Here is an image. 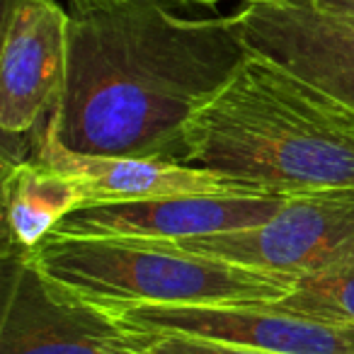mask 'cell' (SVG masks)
Instances as JSON below:
<instances>
[{"label":"cell","mask_w":354,"mask_h":354,"mask_svg":"<svg viewBox=\"0 0 354 354\" xmlns=\"http://www.w3.org/2000/svg\"><path fill=\"white\" fill-rule=\"evenodd\" d=\"M238 20L248 49L354 107V15L306 3H252Z\"/></svg>","instance_id":"8"},{"label":"cell","mask_w":354,"mask_h":354,"mask_svg":"<svg viewBox=\"0 0 354 354\" xmlns=\"http://www.w3.org/2000/svg\"><path fill=\"white\" fill-rule=\"evenodd\" d=\"M41 162L64 170L78 180L85 189L88 204L112 202H148L170 197H265L262 187L221 175L207 167L187 165L158 158H124V156H88L61 146L54 136L41 133L37 156Z\"/></svg>","instance_id":"10"},{"label":"cell","mask_w":354,"mask_h":354,"mask_svg":"<svg viewBox=\"0 0 354 354\" xmlns=\"http://www.w3.org/2000/svg\"><path fill=\"white\" fill-rule=\"evenodd\" d=\"M180 12L167 0L71 8L64 90L44 131L88 156L187 162L189 117L250 49L238 12Z\"/></svg>","instance_id":"1"},{"label":"cell","mask_w":354,"mask_h":354,"mask_svg":"<svg viewBox=\"0 0 354 354\" xmlns=\"http://www.w3.org/2000/svg\"><path fill=\"white\" fill-rule=\"evenodd\" d=\"M236 265L306 277L354 262V189L291 197L255 228L172 241Z\"/></svg>","instance_id":"4"},{"label":"cell","mask_w":354,"mask_h":354,"mask_svg":"<svg viewBox=\"0 0 354 354\" xmlns=\"http://www.w3.org/2000/svg\"><path fill=\"white\" fill-rule=\"evenodd\" d=\"M68 22L56 0H8L0 51V129L20 136L49 122L68 59Z\"/></svg>","instance_id":"7"},{"label":"cell","mask_w":354,"mask_h":354,"mask_svg":"<svg viewBox=\"0 0 354 354\" xmlns=\"http://www.w3.org/2000/svg\"><path fill=\"white\" fill-rule=\"evenodd\" d=\"M289 194L265 197H170L148 202L88 204L59 223L54 236H97V238H153L183 241L218 233L255 228L274 218L289 202ZM51 238V236H49Z\"/></svg>","instance_id":"9"},{"label":"cell","mask_w":354,"mask_h":354,"mask_svg":"<svg viewBox=\"0 0 354 354\" xmlns=\"http://www.w3.org/2000/svg\"><path fill=\"white\" fill-rule=\"evenodd\" d=\"M243 6H252V3H279V0H241Z\"/></svg>","instance_id":"16"},{"label":"cell","mask_w":354,"mask_h":354,"mask_svg":"<svg viewBox=\"0 0 354 354\" xmlns=\"http://www.w3.org/2000/svg\"><path fill=\"white\" fill-rule=\"evenodd\" d=\"M279 3H306V6L320 8L339 15H354V0H279Z\"/></svg>","instance_id":"15"},{"label":"cell","mask_w":354,"mask_h":354,"mask_svg":"<svg viewBox=\"0 0 354 354\" xmlns=\"http://www.w3.org/2000/svg\"><path fill=\"white\" fill-rule=\"evenodd\" d=\"M277 306L308 318L354 325V262L299 277L296 289Z\"/></svg>","instance_id":"12"},{"label":"cell","mask_w":354,"mask_h":354,"mask_svg":"<svg viewBox=\"0 0 354 354\" xmlns=\"http://www.w3.org/2000/svg\"><path fill=\"white\" fill-rule=\"evenodd\" d=\"M148 354H277L245 344L218 342V339L192 337V335H156Z\"/></svg>","instance_id":"13"},{"label":"cell","mask_w":354,"mask_h":354,"mask_svg":"<svg viewBox=\"0 0 354 354\" xmlns=\"http://www.w3.org/2000/svg\"><path fill=\"white\" fill-rule=\"evenodd\" d=\"M117 315L151 335H192L277 354H354V325L308 318L277 304L136 306Z\"/></svg>","instance_id":"6"},{"label":"cell","mask_w":354,"mask_h":354,"mask_svg":"<svg viewBox=\"0 0 354 354\" xmlns=\"http://www.w3.org/2000/svg\"><path fill=\"white\" fill-rule=\"evenodd\" d=\"M85 189L64 170L35 160H6L3 209L17 252H35L68 214L85 207Z\"/></svg>","instance_id":"11"},{"label":"cell","mask_w":354,"mask_h":354,"mask_svg":"<svg viewBox=\"0 0 354 354\" xmlns=\"http://www.w3.org/2000/svg\"><path fill=\"white\" fill-rule=\"evenodd\" d=\"M27 255L61 291L109 313L136 306L277 304L296 289L291 274L153 238L51 236Z\"/></svg>","instance_id":"3"},{"label":"cell","mask_w":354,"mask_h":354,"mask_svg":"<svg viewBox=\"0 0 354 354\" xmlns=\"http://www.w3.org/2000/svg\"><path fill=\"white\" fill-rule=\"evenodd\" d=\"M156 335L143 333L51 284L27 252L8 277L0 354H148Z\"/></svg>","instance_id":"5"},{"label":"cell","mask_w":354,"mask_h":354,"mask_svg":"<svg viewBox=\"0 0 354 354\" xmlns=\"http://www.w3.org/2000/svg\"><path fill=\"white\" fill-rule=\"evenodd\" d=\"M107 3H114V0H71V8H97V6H107ZM170 6L180 8V10H209L216 12L218 0H167Z\"/></svg>","instance_id":"14"},{"label":"cell","mask_w":354,"mask_h":354,"mask_svg":"<svg viewBox=\"0 0 354 354\" xmlns=\"http://www.w3.org/2000/svg\"><path fill=\"white\" fill-rule=\"evenodd\" d=\"M187 165L272 194L354 189V107L255 51L185 127Z\"/></svg>","instance_id":"2"}]
</instances>
